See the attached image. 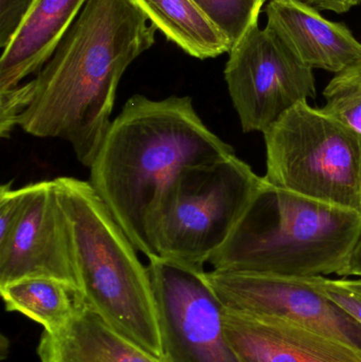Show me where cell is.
<instances>
[{
    "label": "cell",
    "mask_w": 361,
    "mask_h": 362,
    "mask_svg": "<svg viewBox=\"0 0 361 362\" xmlns=\"http://www.w3.org/2000/svg\"><path fill=\"white\" fill-rule=\"evenodd\" d=\"M157 30L134 0H87L32 80V100L17 125L65 140L90 168L112 125L121 78L155 44Z\"/></svg>",
    "instance_id": "1"
},
{
    "label": "cell",
    "mask_w": 361,
    "mask_h": 362,
    "mask_svg": "<svg viewBox=\"0 0 361 362\" xmlns=\"http://www.w3.org/2000/svg\"><path fill=\"white\" fill-rule=\"evenodd\" d=\"M235 155L208 129L190 97L135 95L112 120L89 182L136 249L158 257L156 233L167 196L182 171Z\"/></svg>",
    "instance_id": "2"
},
{
    "label": "cell",
    "mask_w": 361,
    "mask_h": 362,
    "mask_svg": "<svg viewBox=\"0 0 361 362\" xmlns=\"http://www.w3.org/2000/svg\"><path fill=\"white\" fill-rule=\"evenodd\" d=\"M360 231V213L292 193L262 177L243 216L209 264L228 272L341 276Z\"/></svg>",
    "instance_id": "3"
},
{
    "label": "cell",
    "mask_w": 361,
    "mask_h": 362,
    "mask_svg": "<svg viewBox=\"0 0 361 362\" xmlns=\"http://www.w3.org/2000/svg\"><path fill=\"white\" fill-rule=\"evenodd\" d=\"M69 223L78 285L89 308L112 329L162 357L160 325L150 272L89 181L55 178Z\"/></svg>",
    "instance_id": "4"
},
{
    "label": "cell",
    "mask_w": 361,
    "mask_h": 362,
    "mask_svg": "<svg viewBox=\"0 0 361 362\" xmlns=\"http://www.w3.org/2000/svg\"><path fill=\"white\" fill-rule=\"evenodd\" d=\"M275 187L361 214V133L303 101L264 133Z\"/></svg>",
    "instance_id": "5"
},
{
    "label": "cell",
    "mask_w": 361,
    "mask_h": 362,
    "mask_svg": "<svg viewBox=\"0 0 361 362\" xmlns=\"http://www.w3.org/2000/svg\"><path fill=\"white\" fill-rule=\"evenodd\" d=\"M262 177L235 155L180 173L156 233L158 257L205 269L249 206Z\"/></svg>",
    "instance_id": "6"
},
{
    "label": "cell",
    "mask_w": 361,
    "mask_h": 362,
    "mask_svg": "<svg viewBox=\"0 0 361 362\" xmlns=\"http://www.w3.org/2000/svg\"><path fill=\"white\" fill-rule=\"evenodd\" d=\"M224 74L245 133L264 134L290 108L316 97L313 69L259 21L231 48Z\"/></svg>",
    "instance_id": "7"
},
{
    "label": "cell",
    "mask_w": 361,
    "mask_h": 362,
    "mask_svg": "<svg viewBox=\"0 0 361 362\" xmlns=\"http://www.w3.org/2000/svg\"><path fill=\"white\" fill-rule=\"evenodd\" d=\"M206 280L223 308L278 317L316 329L361 352V325L309 283L307 278L216 270Z\"/></svg>",
    "instance_id": "8"
},
{
    "label": "cell",
    "mask_w": 361,
    "mask_h": 362,
    "mask_svg": "<svg viewBox=\"0 0 361 362\" xmlns=\"http://www.w3.org/2000/svg\"><path fill=\"white\" fill-rule=\"evenodd\" d=\"M36 276L78 285L69 223L55 180L31 183L23 215L8 242L0 247V286Z\"/></svg>",
    "instance_id": "9"
},
{
    "label": "cell",
    "mask_w": 361,
    "mask_h": 362,
    "mask_svg": "<svg viewBox=\"0 0 361 362\" xmlns=\"http://www.w3.org/2000/svg\"><path fill=\"white\" fill-rule=\"evenodd\" d=\"M223 329L241 362H361L343 340L278 317L223 308Z\"/></svg>",
    "instance_id": "10"
},
{
    "label": "cell",
    "mask_w": 361,
    "mask_h": 362,
    "mask_svg": "<svg viewBox=\"0 0 361 362\" xmlns=\"http://www.w3.org/2000/svg\"><path fill=\"white\" fill-rule=\"evenodd\" d=\"M266 28L307 67L338 74L361 57L351 30L329 21L304 0H269Z\"/></svg>",
    "instance_id": "11"
},
{
    "label": "cell",
    "mask_w": 361,
    "mask_h": 362,
    "mask_svg": "<svg viewBox=\"0 0 361 362\" xmlns=\"http://www.w3.org/2000/svg\"><path fill=\"white\" fill-rule=\"evenodd\" d=\"M87 0H35L12 42L1 52L0 93L40 72L52 57Z\"/></svg>",
    "instance_id": "12"
},
{
    "label": "cell",
    "mask_w": 361,
    "mask_h": 362,
    "mask_svg": "<svg viewBox=\"0 0 361 362\" xmlns=\"http://www.w3.org/2000/svg\"><path fill=\"white\" fill-rule=\"evenodd\" d=\"M40 362H165L112 329L89 306L63 329L42 332Z\"/></svg>",
    "instance_id": "13"
},
{
    "label": "cell",
    "mask_w": 361,
    "mask_h": 362,
    "mask_svg": "<svg viewBox=\"0 0 361 362\" xmlns=\"http://www.w3.org/2000/svg\"><path fill=\"white\" fill-rule=\"evenodd\" d=\"M8 312L19 313L44 327L63 329L88 306L78 285L59 279L36 276L0 286Z\"/></svg>",
    "instance_id": "14"
},
{
    "label": "cell",
    "mask_w": 361,
    "mask_h": 362,
    "mask_svg": "<svg viewBox=\"0 0 361 362\" xmlns=\"http://www.w3.org/2000/svg\"><path fill=\"white\" fill-rule=\"evenodd\" d=\"M167 40L199 59L230 52L226 36L191 0H134Z\"/></svg>",
    "instance_id": "15"
},
{
    "label": "cell",
    "mask_w": 361,
    "mask_h": 362,
    "mask_svg": "<svg viewBox=\"0 0 361 362\" xmlns=\"http://www.w3.org/2000/svg\"><path fill=\"white\" fill-rule=\"evenodd\" d=\"M324 112L361 133V57L335 74L324 90Z\"/></svg>",
    "instance_id": "16"
},
{
    "label": "cell",
    "mask_w": 361,
    "mask_h": 362,
    "mask_svg": "<svg viewBox=\"0 0 361 362\" xmlns=\"http://www.w3.org/2000/svg\"><path fill=\"white\" fill-rule=\"evenodd\" d=\"M226 36L231 48L259 21L262 0H191Z\"/></svg>",
    "instance_id": "17"
},
{
    "label": "cell",
    "mask_w": 361,
    "mask_h": 362,
    "mask_svg": "<svg viewBox=\"0 0 361 362\" xmlns=\"http://www.w3.org/2000/svg\"><path fill=\"white\" fill-rule=\"evenodd\" d=\"M312 285L361 325L360 280H334L324 276H307Z\"/></svg>",
    "instance_id": "18"
},
{
    "label": "cell",
    "mask_w": 361,
    "mask_h": 362,
    "mask_svg": "<svg viewBox=\"0 0 361 362\" xmlns=\"http://www.w3.org/2000/svg\"><path fill=\"white\" fill-rule=\"evenodd\" d=\"M31 183L13 189L12 183L0 187V247L10 240L29 199Z\"/></svg>",
    "instance_id": "19"
},
{
    "label": "cell",
    "mask_w": 361,
    "mask_h": 362,
    "mask_svg": "<svg viewBox=\"0 0 361 362\" xmlns=\"http://www.w3.org/2000/svg\"><path fill=\"white\" fill-rule=\"evenodd\" d=\"M33 93L32 81L20 84L15 88L0 93V134L2 138L10 137L19 117L23 114Z\"/></svg>",
    "instance_id": "20"
},
{
    "label": "cell",
    "mask_w": 361,
    "mask_h": 362,
    "mask_svg": "<svg viewBox=\"0 0 361 362\" xmlns=\"http://www.w3.org/2000/svg\"><path fill=\"white\" fill-rule=\"evenodd\" d=\"M35 0H0V48L12 42Z\"/></svg>",
    "instance_id": "21"
},
{
    "label": "cell",
    "mask_w": 361,
    "mask_h": 362,
    "mask_svg": "<svg viewBox=\"0 0 361 362\" xmlns=\"http://www.w3.org/2000/svg\"><path fill=\"white\" fill-rule=\"evenodd\" d=\"M307 4L317 8L318 11H330V12L343 14L349 12L361 4V0H304Z\"/></svg>",
    "instance_id": "22"
},
{
    "label": "cell",
    "mask_w": 361,
    "mask_h": 362,
    "mask_svg": "<svg viewBox=\"0 0 361 362\" xmlns=\"http://www.w3.org/2000/svg\"><path fill=\"white\" fill-rule=\"evenodd\" d=\"M341 276H356L361 278V231Z\"/></svg>",
    "instance_id": "23"
},
{
    "label": "cell",
    "mask_w": 361,
    "mask_h": 362,
    "mask_svg": "<svg viewBox=\"0 0 361 362\" xmlns=\"http://www.w3.org/2000/svg\"><path fill=\"white\" fill-rule=\"evenodd\" d=\"M269 0H262L263 4H265V2H268Z\"/></svg>",
    "instance_id": "24"
}]
</instances>
